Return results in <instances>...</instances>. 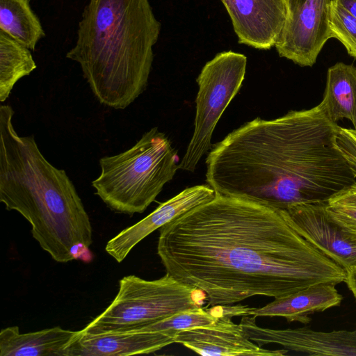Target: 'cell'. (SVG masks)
<instances>
[{"label": "cell", "instance_id": "obj_18", "mask_svg": "<svg viewBox=\"0 0 356 356\" xmlns=\"http://www.w3.org/2000/svg\"><path fill=\"white\" fill-rule=\"evenodd\" d=\"M0 31L31 50L45 36L29 0H0Z\"/></svg>", "mask_w": 356, "mask_h": 356}, {"label": "cell", "instance_id": "obj_9", "mask_svg": "<svg viewBox=\"0 0 356 356\" xmlns=\"http://www.w3.org/2000/svg\"><path fill=\"white\" fill-rule=\"evenodd\" d=\"M326 203H298L283 209L291 226L346 270L356 266V235L328 214Z\"/></svg>", "mask_w": 356, "mask_h": 356}, {"label": "cell", "instance_id": "obj_23", "mask_svg": "<svg viewBox=\"0 0 356 356\" xmlns=\"http://www.w3.org/2000/svg\"><path fill=\"white\" fill-rule=\"evenodd\" d=\"M356 18V0H335Z\"/></svg>", "mask_w": 356, "mask_h": 356}, {"label": "cell", "instance_id": "obj_21", "mask_svg": "<svg viewBox=\"0 0 356 356\" xmlns=\"http://www.w3.org/2000/svg\"><path fill=\"white\" fill-rule=\"evenodd\" d=\"M326 209L343 229L356 235V202L337 194L327 201Z\"/></svg>", "mask_w": 356, "mask_h": 356}, {"label": "cell", "instance_id": "obj_13", "mask_svg": "<svg viewBox=\"0 0 356 356\" xmlns=\"http://www.w3.org/2000/svg\"><path fill=\"white\" fill-rule=\"evenodd\" d=\"M175 343L204 356H282L289 351L284 348L270 350L256 345L241 325L227 316L218 317L212 324L181 331Z\"/></svg>", "mask_w": 356, "mask_h": 356}, {"label": "cell", "instance_id": "obj_24", "mask_svg": "<svg viewBox=\"0 0 356 356\" xmlns=\"http://www.w3.org/2000/svg\"><path fill=\"white\" fill-rule=\"evenodd\" d=\"M337 194L343 198L356 202V184Z\"/></svg>", "mask_w": 356, "mask_h": 356}, {"label": "cell", "instance_id": "obj_20", "mask_svg": "<svg viewBox=\"0 0 356 356\" xmlns=\"http://www.w3.org/2000/svg\"><path fill=\"white\" fill-rule=\"evenodd\" d=\"M329 15L332 38L339 40L356 59V18L335 0L330 3Z\"/></svg>", "mask_w": 356, "mask_h": 356}, {"label": "cell", "instance_id": "obj_6", "mask_svg": "<svg viewBox=\"0 0 356 356\" xmlns=\"http://www.w3.org/2000/svg\"><path fill=\"white\" fill-rule=\"evenodd\" d=\"M207 298L203 291L167 273L154 280L127 275L119 281L111 303L82 330L97 333L138 329L179 312L203 307Z\"/></svg>", "mask_w": 356, "mask_h": 356}, {"label": "cell", "instance_id": "obj_19", "mask_svg": "<svg viewBox=\"0 0 356 356\" xmlns=\"http://www.w3.org/2000/svg\"><path fill=\"white\" fill-rule=\"evenodd\" d=\"M28 47L0 31V102H5L15 83L37 65Z\"/></svg>", "mask_w": 356, "mask_h": 356}, {"label": "cell", "instance_id": "obj_5", "mask_svg": "<svg viewBox=\"0 0 356 356\" xmlns=\"http://www.w3.org/2000/svg\"><path fill=\"white\" fill-rule=\"evenodd\" d=\"M179 164L169 138L153 127L127 150L101 158V173L92 185L111 209L141 213L173 179Z\"/></svg>", "mask_w": 356, "mask_h": 356}, {"label": "cell", "instance_id": "obj_4", "mask_svg": "<svg viewBox=\"0 0 356 356\" xmlns=\"http://www.w3.org/2000/svg\"><path fill=\"white\" fill-rule=\"evenodd\" d=\"M160 31L149 0H89L66 57L101 104L124 109L147 87Z\"/></svg>", "mask_w": 356, "mask_h": 356}, {"label": "cell", "instance_id": "obj_2", "mask_svg": "<svg viewBox=\"0 0 356 356\" xmlns=\"http://www.w3.org/2000/svg\"><path fill=\"white\" fill-rule=\"evenodd\" d=\"M341 127L321 104L272 120L257 118L213 145L206 181L217 194L286 209L326 203L356 184L336 145Z\"/></svg>", "mask_w": 356, "mask_h": 356}, {"label": "cell", "instance_id": "obj_11", "mask_svg": "<svg viewBox=\"0 0 356 356\" xmlns=\"http://www.w3.org/2000/svg\"><path fill=\"white\" fill-rule=\"evenodd\" d=\"M240 44L257 49L275 47L286 17L285 0H220Z\"/></svg>", "mask_w": 356, "mask_h": 356}, {"label": "cell", "instance_id": "obj_15", "mask_svg": "<svg viewBox=\"0 0 356 356\" xmlns=\"http://www.w3.org/2000/svg\"><path fill=\"white\" fill-rule=\"evenodd\" d=\"M334 283H318L311 285L290 295L275 298L260 307L254 308L251 316H280L289 322L298 321L309 323V316L318 312L340 305L343 296L338 292Z\"/></svg>", "mask_w": 356, "mask_h": 356}, {"label": "cell", "instance_id": "obj_7", "mask_svg": "<svg viewBox=\"0 0 356 356\" xmlns=\"http://www.w3.org/2000/svg\"><path fill=\"white\" fill-rule=\"evenodd\" d=\"M247 57L232 51L217 54L202 67L197 78L194 131L179 170L194 172L211 147L216 126L242 86Z\"/></svg>", "mask_w": 356, "mask_h": 356}, {"label": "cell", "instance_id": "obj_1", "mask_svg": "<svg viewBox=\"0 0 356 356\" xmlns=\"http://www.w3.org/2000/svg\"><path fill=\"white\" fill-rule=\"evenodd\" d=\"M159 232L166 273L203 291L206 308L346 282V270L303 238L283 209L255 200L216 193Z\"/></svg>", "mask_w": 356, "mask_h": 356}, {"label": "cell", "instance_id": "obj_12", "mask_svg": "<svg viewBox=\"0 0 356 356\" xmlns=\"http://www.w3.org/2000/svg\"><path fill=\"white\" fill-rule=\"evenodd\" d=\"M215 196V191L208 184L185 188L173 197L160 204L145 218L124 229L110 239L106 245V252L117 262H122L138 243L154 231L211 200Z\"/></svg>", "mask_w": 356, "mask_h": 356}, {"label": "cell", "instance_id": "obj_3", "mask_svg": "<svg viewBox=\"0 0 356 356\" xmlns=\"http://www.w3.org/2000/svg\"><path fill=\"white\" fill-rule=\"evenodd\" d=\"M14 111L0 106V201L31 225L43 250L59 263L78 258L92 243L89 216L64 170L42 155L33 136H19Z\"/></svg>", "mask_w": 356, "mask_h": 356}, {"label": "cell", "instance_id": "obj_22", "mask_svg": "<svg viewBox=\"0 0 356 356\" xmlns=\"http://www.w3.org/2000/svg\"><path fill=\"white\" fill-rule=\"evenodd\" d=\"M346 271V279L345 282L356 299V266L350 268Z\"/></svg>", "mask_w": 356, "mask_h": 356}, {"label": "cell", "instance_id": "obj_17", "mask_svg": "<svg viewBox=\"0 0 356 356\" xmlns=\"http://www.w3.org/2000/svg\"><path fill=\"white\" fill-rule=\"evenodd\" d=\"M320 104L333 122L346 118L356 130V67L339 62L328 68Z\"/></svg>", "mask_w": 356, "mask_h": 356}, {"label": "cell", "instance_id": "obj_16", "mask_svg": "<svg viewBox=\"0 0 356 356\" xmlns=\"http://www.w3.org/2000/svg\"><path fill=\"white\" fill-rule=\"evenodd\" d=\"M79 331L59 326L20 333L17 326L1 329V356H67V348Z\"/></svg>", "mask_w": 356, "mask_h": 356}, {"label": "cell", "instance_id": "obj_14", "mask_svg": "<svg viewBox=\"0 0 356 356\" xmlns=\"http://www.w3.org/2000/svg\"><path fill=\"white\" fill-rule=\"evenodd\" d=\"M177 334L140 330L87 333L79 330L67 356H128L154 353L175 343Z\"/></svg>", "mask_w": 356, "mask_h": 356}, {"label": "cell", "instance_id": "obj_10", "mask_svg": "<svg viewBox=\"0 0 356 356\" xmlns=\"http://www.w3.org/2000/svg\"><path fill=\"white\" fill-rule=\"evenodd\" d=\"M248 337L262 346L279 344L288 350L309 355L356 356V329L315 331L308 327L277 330L261 327L256 316H242L239 323Z\"/></svg>", "mask_w": 356, "mask_h": 356}, {"label": "cell", "instance_id": "obj_8", "mask_svg": "<svg viewBox=\"0 0 356 356\" xmlns=\"http://www.w3.org/2000/svg\"><path fill=\"white\" fill-rule=\"evenodd\" d=\"M332 0H285L286 17L275 44L280 57L301 67H312L332 38Z\"/></svg>", "mask_w": 356, "mask_h": 356}]
</instances>
